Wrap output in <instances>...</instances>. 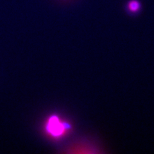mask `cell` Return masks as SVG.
<instances>
[{
    "instance_id": "1",
    "label": "cell",
    "mask_w": 154,
    "mask_h": 154,
    "mask_svg": "<svg viewBox=\"0 0 154 154\" xmlns=\"http://www.w3.org/2000/svg\"><path fill=\"white\" fill-rule=\"evenodd\" d=\"M71 130V125L57 114L48 117L44 125V131L47 136L55 140L63 138Z\"/></svg>"
},
{
    "instance_id": "2",
    "label": "cell",
    "mask_w": 154,
    "mask_h": 154,
    "mask_svg": "<svg viewBox=\"0 0 154 154\" xmlns=\"http://www.w3.org/2000/svg\"><path fill=\"white\" fill-rule=\"evenodd\" d=\"M127 11L131 14H137L141 8V4L138 0H129L127 4Z\"/></svg>"
}]
</instances>
